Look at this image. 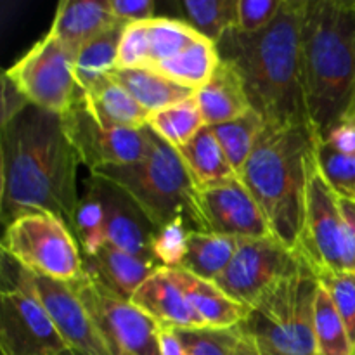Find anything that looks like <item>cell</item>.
Segmentation results:
<instances>
[{
    "mask_svg": "<svg viewBox=\"0 0 355 355\" xmlns=\"http://www.w3.org/2000/svg\"><path fill=\"white\" fill-rule=\"evenodd\" d=\"M218 64H220V54L217 44L207 38H200L177 55L165 59L151 68L196 92L214 76Z\"/></svg>",
    "mask_w": 355,
    "mask_h": 355,
    "instance_id": "26",
    "label": "cell"
},
{
    "mask_svg": "<svg viewBox=\"0 0 355 355\" xmlns=\"http://www.w3.org/2000/svg\"><path fill=\"white\" fill-rule=\"evenodd\" d=\"M116 24L123 23L111 14L107 0H61L49 35L75 54L82 45Z\"/></svg>",
    "mask_w": 355,
    "mask_h": 355,
    "instance_id": "18",
    "label": "cell"
},
{
    "mask_svg": "<svg viewBox=\"0 0 355 355\" xmlns=\"http://www.w3.org/2000/svg\"><path fill=\"white\" fill-rule=\"evenodd\" d=\"M146 127H149L158 137L179 149L207 125H205L196 97L193 96L182 103L151 113Z\"/></svg>",
    "mask_w": 355,
    "mask_h": 355,
    "instance_id": "30",
    "label": "cell"
},
{
    "mask_svg": "<svg viewBox=\"0 0 355 355\" xmlns=\"http://www.w3.org/2000/svg\"><path fill=\"white\" fill-rule=\"evenodd\" d=\"M322 141L340 155L355 156V121L340 120L329 128Z\"/></svg>",
    "mask_w": 355,
    "mask_h": 355,
    "instance_id": "41",
    "label": "cell"
},
{
    "mask_svg": "<svg viewBox=\"0 0 355 355\" xmlns=\"http://www.w3.org/2000/svg\"><path fill=\"white\" fill-rule=\"evenodd\" d=\"M177 151L186 165L193 186L210 187L239 179L210 127L201 128Z\"/></svg>",
    "mask_w": 355,
    "mask_h": 355,
    "instance_id": "22",
    "label": "cell"
},
{
    "mask_svg": "<svg viewBox=\"0 0 355 355\" xmlns=\"http://www.w3.org/2000/svg\"><path fill=\"white\" fill-rule=\"evenodd\" d=\"M130 302L159 326L175 329L207 328L191 305L182 284L177 281L173 269L158 267L137 288Z\"/></svg>",
    "mask_w": 355,
    "mask_h": 355,
    "instance_id": "17",
    "label": "cell"
},
{
    "mask_svg": "<svg viewBox=\"0 0 355 355\" xmlns=\"http://www.w3.org/2000/svg\"><path fill=\"white\" fill-rule=\"evenodd\" d=\"M61 120L80 165H85L89 172L141 162L148 155V127L141 130L104 127L90 110L83 90Z\"/></svg>",
    "mask_w": 355,
    "mask_h": 355,
    "instance_id": "14",
    "label": "cell"
},
{
    "mask_svg": "<svg viewBox=\"0 0 355 355\" xmlns=\"http://www.w3.org/2000/svg\"><path fill=\"white\" fill-rule=\"evenodd\" d=\"M298 252L315 276L324 272H349L340 196L319 168L315 144L309 162L304 231Z\"/></svg>",
    "mask_w": 355,
    "mask_h": 355,
    "instance_id": "10",
    "label": "cell"
},
{
    "mask_svg": "<svg viewBox=\"0 0 355 355\" xmlns=\"http://www.w3.org/2000/svg\"><path fill=\"white\" fill-rule=\"evenodd\" d=\"M201 37L191 24L184 19L158 17L149 21V44H151V64L149 68L165 59L173 58L189 47Z\"/></svg>",
    "mask_w": 355,
    "mask_h": 355,
    "instance_id": "32",
    "label": "cell"
},
{
    "mask_svg": "<svg viewBox=\"0 0 355 355\" xmlns=\"http://www.w3.org/2000/svg\"><path fill=\"white\" fill-rule=\"evenodd\" d=\"M210 128L217 137L218 144L224 149L232 170L241 177L246 162L252 156L260 135L266 130L262 116L252 110L245 116H239L236 120L227 121V123L215 125Z\"/></svg>",
    "mask_w": 355,
    "mask_h": 355,
    "instance_id": "29",
    "label": "cell"
},
{
    "mask_svg": "<svg viewBox=\"0 0 355 355\" xmlns=\"http://www.w3.org/2000/svg\"><path fill=\"white\" fill-rule=\"evenodd\" d=\"M314 144L309 125L266 127L239 177L255 198L274 238L291 252L300 250Z\"/></svg>",
    "mask_w": 355,
    "mask_h": 355,
    "instance_id": "4",
    "label": "cell"
},
{
    "mask_svg": "<svg viewBox=\"0 0 355 355\" xmlns=\"http://www.w3.org/2000/svg\"><path fill=\"white\" fill-rule=\"evenodd\" d=\"M355 104V83H354V89H352V94H350V101H349V106H352ZM347 106V107H349Z\"/></svg>",
    "mask_w": 355,
    "mask_h": 355,
    "instance_id": "45",
    "label": "cell"
},
{
    "mask_svg": "<svg viewBox=\"0 0 355 355\" xmlns=\"http://www.w3.org/2000/svg\"><path fill=\"white\" fill-rule=\"evenodd\" d=\"M156 269V263L118 250L107 243L94 257H83V270L87 276L99 281L113 293L127 300H130L137 288Z\"/></svg>",
    "mask_w": 355,
    "mask_h": 355,
    "instance_id": "20",
    "label": "cell"
},
{
    "mask_svg": "<svg viewBox=\"0 0 355 355\" xmlns=\"http://www.w3.org/2000/svg\"><path fill=\"white\" fill-rule=\"evenodd\" d=\"M207 127L227 123L253 110L245 82L234 64L220 58L214 76L194 94Z\"/></svg>",
    "mask_w": 355,
    "mask_h": 355,
    "instance_id": "19",
    "label": "cell"
},
{
    "mask_svg": "<svg viewBox=\"0 0 355 355\" xmlns=\"http://www.w3.org/2000/svg\"><path fill=\"white\" fill-rule=\"evenodd\" d=\"M111 76L121 83L149 114L182 103L196 94L153 68L114 69Z\"/></svg>",
    "mask_w": 355,
    "mask_h": 355,
    "instance_id": "24",
    "label": "cell"
},
{
    "mask_svg": "<svg viewBox=\"0 0 355 355\" xmlns=\"http://www.w3.org/2000/svg\"><path fill=\"white\" fill-rule=\"evenodd\" d=\"M2 252L35 274L75 283L85 274L71 227L51 211H28L6 225Z\"/></svg>",
    "mask_w": 355,
    "mask_h": 355,
    "instance_id": "8",
    "label": "cell"
},
{
    "mask_svg": "<svg viewBox=\"0 0 355 355\" xmlns=\"http://www.w3.org/2000/svg\"><path fill=\"white\" fill-rule=\"evenodd\" d=\"M111 14L123 24L146 23L155 19V2L151 0H107Z\"/></svg>",
    "mask_w": 355,
    "mask_h": 355,
    "instance_id": "40",
    "label": "cell"
},
{
    "mask_svg": "<svg viewBox=\"0 0 355 355\" xmlns=\"http://www.w3.org/2000/svg\"><path fill=\"white\" fill-rule=\"evenodd\" d=\"M73 54L52 35H45L3 75L33 106L64 114L82 89L73 75Z\"/></svg>",
    "mask_w": 355,
    "mask_h": 355,
    "instance_id": "11",
    "label": "cell"
},
{
    "mask_svg": "<svg viewBox=\"0 0 355 355\" xmlns=\"http://www.w3.org/2000/svg\"><path fill=\"white\" fill-rule=\"evenodd\" d=\"M314 331L319 355H354V347L343 319L321 283L314 302Z\"/></svg>",
    "mask_w": 355,
    "mask_h": 355,
    "instance_id": "31",
    "label": "cell"
},
{
    "mask_svg": "<svg viewBox=\"0 0 355 355\" xmlns=\"http://www.w3.org/2000/svg\"><path fill=\"white\" fill-rule=\"evenodd\" d=\"M113 355H162L159 324L130 300L83 274L69 283Z\"/></svg>",
    "mask_w": 355,
    "mask_h": 355,
    "instance_id": "9",
    "label": "cell"
},
{
    "mask_svg": "<svg viewBox=\"0 0 355 355\" xmlns=\"http://www.w3.org/2000/svg\"><path fill=\"white\" fill-rule=\"evenodd\" d=\"M83 94L89 101L90 110L104 127L141 130L148 125V111L111 75Z\"/></svg>",
    "mask_w": 355,
    "mask_h": 355,
    "instance_id": "23",
    "label": "cell"
},
{
    "mask_svg": "<svg viewBox=\"0 0 355 355\" xmlns=\"http://www.w3.org/2000/svg\"><path fill=\"white\" fill-rule=\"evenodd\" d=\"M342 120H350V121H355V104H352V106H349L345 110V113H343Z\"/></svg>",
    "mask_w": 355,
    "mask_h": 355,
    "instance_id": "44",
    "label": "cell"
},
{
    "mask_svg": "<svg viewBox=\"0 0 355 355\" xmlns=\"http://www.w3.org/2000/svg\"><path fill=\"white\" fill-rule=\"evenodd\" d=\"M319 168L336 194L355 201V156H345L329 148L322 139H315Z\"/></svg>",
    "mask_w": 355,
    "mask_h": 355,
    "instance_id": "35",
    "label": "cell"
},
{
    "mask_svg": "<svg viewBox=\"0 0 355 355\" xmlns=\"http://www.w3.org/2000/svg\"><path fill=\"white\" fill-rule=\"evenodd\" d=\"M175 331L182 342L186 355H231L236 338V328H193Z\"/></svg>",
    "mask_w": 355,
    "mask_h": 355,
    "instance_id": "38",
    "label": "cell"
},
{
    "mask_svg": "<svg viewBox=\"0 0 355 355\" xmlns=\"http://www.w3.org/2000/svg\"><path fill=\"white\" fill-rule=\"evenodd\" d=\"M85 187H89L103 205L107 245L156 263L151 243L158 227L149 220L137 201L120 186L94 173L87 179Z\"/></svg>",
    "mask_w": 355,
    "mask_h": 355,
    "instance_id": "15",
    "label": "cell"
},
{
    "mask_svg": "<svg viewBox=\"0 0 355 355\" xmlns=\"http://www.w3.org/2000/svg\"><path fill=\"white\" fill-rule=\"evenodd\" d=\"M125 24H116L104 33L97 35L78 49L73 58L75 82L83 92L92 90L101 80L110 76L116 69L118 45Z\"/></svg>",
    "mask_w": 355,
    "mask_h": 355,
    "instance_id": "25",
    "label": "cell"
},
{
    "mask_svg": "<svg viewBox=\"0 0 355 355\" xmlns=\"http://www.w3.org/2000/svg\"><path fill=\"white\" fill-rule=\"evenodd\" d=\"M304 257L281 245L274 236L241 238L227 269L214 281L225 295L250 309L283 277L293 274Z\"/></svg>",
    "mask_w": 355,
    "mask_h": 355,
    "instance_id": "13",
    "label": "cell"
},
{
    "mask_svg": "<svg viewBox=\"0 0 355 355\" xmlns=\"http://www.w3.org/2000/svg\"><path fill=\"white\" fill-rule=\"evenodd\" d=\"M238 250V238L191 231L187 255L179 269L207 281H215L231 263Z\"/></svg>",
    "mask_w": 355,
    "mask_h": 355,
    "instance_id": "27",
    "label": "cell"
},
{
    "mask_svg": "<svg viewBox=\"0 0 355 355\" xmlns=\"http://www.w3.org/2000/svg\"><path fill=\"white\" fill-rule=\"evenodd\" d=\"M302 82L309 128L322 139L342 120L355 83V0H305Z\"/></svg>",
    "mask_w": 355,
    "mask_h": 355,
    "instance_id": "3",
    "label": "cell"
},
{
    "mask_svg": "<svg viewBox=\"0 0 355 355\" xmlns=\"http://www.w3.org/2000/svg\"><path fill=\"white\" fill-rule=\"evenodd\" d=\"M61 355H83V354H80V352H76V350L69 349V350H66V352L61 354Z\"/></svg>",
    "mask_w": 355,
    "mask_h": 355,
    "instance_id": "46",
    "label": "cell"
},
{
    "mask_svg": "<svg viewBox=\"0 0 355 355\" xmlns=\"http://www.w3.org/2000/svg\"><path fill=\"white\" fill-rule=\"evenodd\" d=\"M0 218L9 225L28 211H51L73 231L80 159L61 114L26 104L0 121Z\"/></svg>",
    "mask_w": 355,
    "mask_h": 355,
    "instance_id": "1",
    "label": "cell"
},
{
    "mask_svg": "<svg viewBox=\"0 0 355 355\" xmlns=\"http://www.w3.org/2000/svg\"><path fill=\"white\" fill-rule=\"evenodd\" d=\"M177 7L184 21L214 44L238 28V0H182Z\"/></svg>",
    "mask_w": 355,
    "mask_h": 355,
    "instance_id": "28",
    "label": "cell"
},
{
    "mask_svg": "<svg viewBox=\"0 0 355 355\" xmlns=\"http://www.w3.org/2000/svg\"><path fill=\"white\" fill-rule=\"evenodd\" d=\"M94 175L127 191L156 227H163L186 211L193 180L177 148L148 127V155L128 165L104 166Z\"/></svg>",
    "mask_w": 355,
    "mask_h": 355,
    "instance_id": "6",
    "label": "cell"
},
{
    "mask_svg": "<svg viewBox=\"0 0 355 355\" xmlns=\"http://www.w3.org/2000/svg\"><path fill=\"white\" fill-rule=\"evenodd\" d=\"M31 277L42 304L69 349L83 355H113L71 284L35 272H31Z\"/></svg>",
    "mask_w": 355,
    "mask_h": 355,
    "instance_id": "16",
    "label": "cell"
},
{
    "mask_svg": "<svg viewBox=\"0 0 355 355\" xmlns=\"http://www.w3.org/2000/svg\"><path fill=\"white\" fill-rule=\"evenodd\" d=\"M159 354L162 355H186L182 342L173 328L159 326Z\"/></svg>",
    "mask_w": 355,
    "mask_h": 355,
    "instance_id": "42",
    "label": "cell"
},
{
    "mask_svg": "<svg viewBox=\"0 0 355 355\" xmlns=\"http://www.w3.org/2000/svg\"><path fill=\"white\" fill-rule=\"evenodd\" d=\"M318 281L335 302L355 354V272L318 274Z\"/></svg>",
    "mask_w": 355,
    "mask_h": 355,
    "instance_id": "36",
    "label": "cell"
},
{
    "mask_svg": "<svg viewBox=\"0 0 355 355\" xmlns=\"http://www.w3.org/2000/svg\"><path fill=\"white\" fill-rule=\"evenodd\" d=\"M73 234L78 241L83 257H94L106 245L103 205L89 187H85L83 196H80L75 220H73Z\"/></svg>",
    "mask_w": 355,
    "mask_h": 355,
    "instance_id": "33",
    "label": "cell"
},
{
    "mask_svg": "<svg viewBox=\"0 0 355 355\" xmlns=\"http://www.w3.org/2000/svg\"><path fill=\"white\" fill-rule=\"evenodd\" d=\"M305 0H283L269 26L246 35L231 30L217 44L245 82L267 128L309 125L302 82V21Z\"/></svg>",
    "mask_w": 355,
    "mask_h": 355,
    "instance_id": "2",
    "label": "cell"
},
{
    "mask_svg": "<svg viewBox=\"0 0 355 355\" xmlns=\"http://www.w3.org/2000/svg\"><path fill=\"white\" fill-rule=\"evenodd\" d=\"M191 231L229 238L272 236L262 210L241 179L210 187L193 186L184 211Z\"/></svg>",
    "mask_w": 355,
    "mask_h": 355,
    "instance_id": "12",
    "label": "cell"
},
{
    "mask_svg": "<svg viewBox=\"0 0 355 355\" xmlns=\"http://www.w3.org/2000/svg\"><path fill=\"white\" fill-rule=\"evenodd\" d=\"M283 0H238L239 33L252 35L272 23Z\"/></svg>",
    "mask_w": 355,
    "mask_h": 355,
    "instance_id": "39",
    "label": "cell"
},
{
    "mask_svg": "<svg viewBox=\"0 0 355 355\" xmlns=\"http://www.w3.org/2000/svg\"><path fill=\"white\" fill-rule=\"evenodd\" d=\"M319 281L305 262L270 286L238 326L267 355H319L314 302Z\"/></svg>",
    "mask_w": 355,
    "mask_h": 355,
    "instance_id": "5",
    "label": "cell"
},
{
    "mask_svg": "<svg viewBox=\"0 0 355 355\" xmlns=\"http://www.w3.org/2000/svg\"><path fill=\"white\" fill-rule=\"evenodd\" d=\"M231 355H267V354L260 349V345L255 342V338H252V336L246 335L245 331L236 328V338H234V343H232Z\"/></svg>",
    "mask_w": 355,
    "mask_h": 355,
    "instance_id": "43",
    "label": "cell"
},
{
    "mask_svg": "<svg viewBox=\"0 0 355 355\" xmlns=\"http://www.w3.org/2000/svg\"><path fill=\"white\" fill-rule=\"evenodd\" d=\"M151 44H149V21L125 24L118 45L116 69L149 68Z\"/></svg>",
    "mask_w": 355,
    "mask_h": 355,
    "instance_id": "37",
    "label": "cell"
},
{
    "mask_svg": "<svg viewBox=\"0 0 355 355\" xmlns=\"http://www.w3.org/2000/svg\"><path fill=\"white\" fill-rule=\"evenodd\" d=\"M189 225L184 215L173 218L163 227L156 229L153 236L151 252L156 263L166 269H179L187 255V243H189Z\"/></svg>",
    "mask_w": 355,
    "mask_h": 355,
    "instance_id": "34",
    "label": "cell"
},
{
    "mask_svg": "<svg viewBox=\"0 0 355 355\" xmlns=\"http://www.w3.org/2000/svg\"><path fill=\"white\" fill-rule=\"evenodd\" d=\"M173 274L207 328L231 329L245 321L248 309L232 300L214 281L198 277L184 269H173Z\"/></svg>",
    "mask_w": 355,
    "mask_h": 355,
    "instance_id": "21",
    "label": "cell"
},
{
    "mask_svg": "<svg viewBox=\"0 0 355 355\" xmlns=\"http://www.w3.org/2000/svg\"><path fill=\"white\" fill-rule=\"evenodd\" d=\"M354 355H355V354H354Z\"/></svg>",
    "mask_w": 355,
    "mask_h": 355,
    "instance_id": "47",
    "label": "cell"
},
{
    "mask_svg": "<svg viewBox=\"0 0 355 355\" xmlns=\"http://www.w3.org/2000/svg\"><path fill=\"white\" fill-rule=\"evenodd\" d=\"M2 355H61L69 350L42 304L26 267L2 252L0 263Z\"/></svg>",
    "mask_w": 355,
    "mask_h": 355,
    "instance_id": "7",
    "label": "cell"
}]
</instances>
